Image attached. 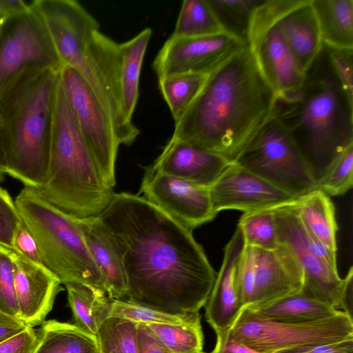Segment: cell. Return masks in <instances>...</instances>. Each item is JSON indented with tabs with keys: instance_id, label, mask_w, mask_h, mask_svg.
<instances>
[{
	"instance_id": "obj_36",
	"label": "cell",
	"mask_w": 353,
	"mask_h": 353,
	"mask_svg": "<svg viewBox=\"0 0 353 353\" xmlns=\"http://www.w3.org/2000/svg\"><path fill=\"white\" fill-rule=\"evenodd\" d=\"M110 316L136 323L181 325L201 317L199 312L172 314L125 299H113ZM109 316V317H110Z\"/></svg>"
},
{
	"instance_id": "obj_17",
	"label": "cell",
	"mask_w": 353,
	"mask_h": 353,
	"mask_svg": "<svg viewBox=\"0 0 353 353\" xmlns=\"http://www.w3.org/2000/svg\"><path fill=\"white\" fill-rule=\"evenodd\" d=\"M248 45L275 97L292 92L302 85L306 73L289 50L276 23L250 34Z\"/></svg>"
},
{
	"instance_id": "obj_14",
	"label": "cell",
	"mask_w": 353,
	"mask_h": 353,
	"mask_svg": "<svg viewBox=\"0 0 353 353\" xmlns=\"http://www.w3.org/2000/svg\"><path fill=\"white\" fill-rule=\"evenodd\" d=\"M247 46L225 32L198 37L170 36L152 68L158 79L181 74H209Z\"/></svg>"
},
{
	"instance_id": "obj_20",
	"label": "cell",
	"mask_w": 353,
	"mask_h": 353,
	"mask_svg": "<svg viewBox=\"0 0 353 353\" xmlns=\"http://www.w3.org/2000/svg\"><path fill=\"white\" fill-rule=\"evenodd\" d=\"M254 250L256 279L250 305L267 303L301 291L303 273L287 245L279 243L272 248L254 247Z\"/></svg>"
},
{
	"instance_id": "obj_24",
	"label": "cell",
	"mask_w": 353,
	"mask_h": 353,
	"mask_svg": "<svg viewBox=\"0 0 353 353\" xmlns=\"http://www.w3.org/2000/svg\"><path fill=\"white\" fill-rule=\"evenodd\" d=\"M245 308L259 318L290 323L318 321L341 311L300 292Z\"/></svg>"
},
{
	"instance_id": "obj_5",
	"label": "cell",
	"mask_w": 353,
	"mask_h": 353,
	"mask_svg": "<svg viewBox=\"0 0 353 353\" xmlns=\"http://www.w3.org/2000/svg\"><path fill=\"white\" fill-rule=\"evenodd\" d=\"M34 190L57 210L76 219L99 216L114 193L99 172L60 76L48 171L42 185Z\"/></svg>"
},
{
	"instance_id": "obj_16",
	"label": "cell",
	"mask_w": 353,
	"mask_h": 353,
	"mask_svg": "<svg viewBox=\"0 0 353 353\" xmlns=\"http://www.w3.org/2000/svg\"><path fill=\"white\" fill-rule=\"evenodd\" d=\"M212 208L243 212L284 205L298 201L265 179L234 163L209 188Z\"/></svg>"
},
{
	"instance_id": "obj_21",
	"label": "cell",
	"mask_w": 353,
	"mask_h": 353,
	"mask_svg": "<svg viewBox=\"0 0 353 353\" xmlns=\"http://www.w3.org/2000/svg\"><path fill=\"white\" fill-rule=\"evenodd\" d=\"M232 162L219 154L171 138L151 165L163 173L210 188Z\"/></svg>"
},
{
	"instance_id": "obj_27",
	"label": "cell",
	"mask_w": 353,
	"mask_h": 353,
	"mask_svg": "<svg viewBox=\"0 0 353 353\" xmlns=\"http://www.w3.org/2000/svg\"><path fill=\"white\" fill-rule=\"evenodd\" d=\"M296 210L307 231L328 249L336 252L339 228L334 205L330 196L320 190H315L297 202Z\"/></svg>"
},
{
	"instance_id": "obj_30",
	"label": "cell",
	"mask_w": 353,
	"mask_h": 353,
	"mask_svg": "<svg viewBox=\"0 0 353 353\" xmlns=\"http://www.w3.org/2000/svg\"><path fill=\"white\" fill-rule=\"evenodd\" d=\"M223 32L208 0H184L171 36L198 37Z\"/></svg>"
},
{
	"instance_id": "obj_26",
	"label": "cell",
	"mask_w": 353,
	"mask_h": 353,
	"mask_svg": "<svg viewBox=\"0 0 353 353\" xmlns=\"http://www.w3.org/2000/svg\"><path fill=\"white\" fill-rule=\"evenodd\" d=\"M151 35L152 30L146 28L131 39L119 43L122 109L123 117L129 123H132L142 63Z\"/></svg>"
},
{
	"instance_id": "obj_47",
	"label": "cell",
	"mask_w": 353,
	"mask_h": 353,
	"mask_svg": "<svg viewBox=\"0 0 353 353\" xmlns=\"http://www.w3.org/2000/svg\"><path fill=\"white\" fill-rule=\"evenodd\" d=\"M27 326L22 320L0 312V342L21 332Z\"/></svg>"
},
{
	"instance_id": "obj_11",
	"label": "cell",
	"mask_w": 353,
	"mask_h": 353,
	"mask_svg": "<svg viewBox=\"0 0 353 353\" xmlns=\"http://www.w3.org/2000/svg\"><path fill=\"white\" fill-rule=\"evenodd\" d=\"M63 65L44 26L30 8L0 27V94L26 68L60 72Z\"/></svg>"
},
{
	"instance_id": "obj_45",
	"label": "cell",
	"mask_w": 353,
	"mask_h": 353,
	"mask_svg": "<svg viewBox=\"0 0 353 353\" xmlns=\"http://www.w3.org/2000/svg\"><path fill=\"white\" fill-rule=\"evenodd\" d=\"M137 353H172L158 339L143 323H138L137 330Z\"/></svg>"
},
{
	"instance_id": "obj_44",
	"label": "cell",
	"mask_w": 353,
	"mask_h": 353,
	"mask_svg": "<svg viewBox=\"0 0 353 353\" xmlns=\"http://www.w3.org/2000/svg\"><path fill=\"white\" fill-rule=\"evenodd\" d=\"M276 353H353V337L337 342L299 346Z\"/></svg>"
},
{
	"instance_id": "obj_43",
	"label": "cell",
	"mask_w": 353,
	"mask_h": 353,
	"mask_svg": "<svg viewBox=\"0 0 353 353\" xmlns=\"http://www.w3.org/2000/svg\"><path fill=\"white\" fill-rule=\"evenodd\" d=\"M12 250L31 262L43 265L35 241L22 222L15 232Z\"/></svg>"
},
{
	"instance_id": "obj_29",
	"label": "cell",
	"mask_w": 353,
	"mask_h": 353,
	"mask_svg": "<svg viewBox=\"0 0 353 353\" xmlns=\"http://www.w3.org/2000/svg\"><path fill=\"white\" fill-rule=\"evenodd\" d=\"M37 334L39 341L34 353H99L97 336L74 324L44 321Z\"/></svg>"
},
{
	"instance_id": "obj_32",
	"label": "cell",
	"mask_w": 353,
	"mask_h": 353,
	"mask_svg": "<svg viewBox=\"0 0 353 353\" xmlns=\"http://www.w3.org/2000/svg\"><path fill=\"white\" fill-rule=\"evenodd\" d=\"M263 0H208L224 32L248 44L255 8Z\"/></svg>"
},
{
	"instance_id": "obj_9",
	"label": "cell",
	"mask_w": 353,
	"mask_h": 353,
	"mask_svg": "<svg viewBox=\"0 0 353 353\" xmlns=\"http://www.w3.org/2000/svg\"><path fill=\"white\" fill-rule=\"evenodd\" d=\"M226 333L256 352L276 353L352 338L353 319L341 310L332 317L318 321L282 323L259 318L243 307Z\"/></svg>"
},
{
	"instance_id": "obj_4",
	"label": "cell",
	"mask_w": 353,
	"mask_h": 353,
	"mask_svg": "<svg viewBox=\"0 0 353 353\" xmlns=\"http://www.w3.org/2000/svg\"><path fill=\"white\" fill-rule=\"evenodd\" d=\"M59 72L28 68L0 94V125L7 174L37 189L47 174Z\"/></svg>"
},
{
	"instance_id": "obj_46",
	"label": "cell",
	"mask_w": 353,
	"mask_h": 353,
	"mask_svg": "<svg viewBox=\"0 0 353 353\" xmlns=\"http://www.w3.org/2000/svg\"><path fill=\"white\" fill-rule=\"evenodd\" d=\"M216 334V345L210 353H261L230 338L226 332Z\"/></svg>"
},
{
	"instance_id": "obj_25",
	"label": "cell",
	"mask_w": 353,
	"mask_h": 353,
	"mask_svg": "<svg viewBox=\"0 0 353 353\" xmlns=\"http://www.w3.org/2000/svg\"><path fill=\"white\" fill-rule=\"evenodd\" d=\"M323 44L353 49V0H311Z\"/></svg>"
},
{
	"instance_id": "obj_15",
	"label": "cell",
	"mask_w": 353,
	"mask_h": 353,
	"mask_svg": "<svg viewBox=\"0 0 353 353\" xmlns=\"http://www.w3.org/2000/svg\"><path fill=\"white\" fill-rule=\"evenodd\" d=\"M139 192L149 203L192 232L216 216L209 188L163 173L152 165L144 168Z\"/></svg>"
},
{
	"instance_id": "obj_2",
	"label": "cell",
	"mask_w": 353,
	"mask_h": 353,
	"mask_svg": "<svg viewBox=\"0 0 353 353\" xmlns=\"http://www.w3.org/2000/svg\"><path fill=\"white\" fill-rule=\"evenodd\" d=\"M274 100L248 45L208 74L171 138L233 161L270 116Z\"/></svg>"
},
{
	"instance_id": "obj_3",
	"label": "cell",
	"mask_w": 353,
	"mask_h": 353,
	"mask_svg": "<svg viewBox=\"0 0 353 353\" xmlns=\"http://www.w3.org/2000/svg\"><path fill=\"white\" fill-rule=\"evenodd\" d=\"M272 114L294 141L316 182L353 144V102L334 74L323 44L302 85L275 97Z\"/></svg>"
},
{
	"instance_id": "obj_37",
	"label": "cell",
	"mask_w": 353,
	"mask_h": 353,
	"mask_svg": "<svg viewBox=\"0 0 353 353\" xmlns=\"http://www.w3.org/2000/svg\"><path fill=\"white\" fill-rule=\"evenodd\" d=\"M353 185V144L336 156L316 182L318 190L328 196L346 193Z\"/></svg>"
},
{
	"instance_id": "obj_49",
	"label": "cell",
	"mask_w": 353,
	"mask_h": 353,
	"mask_svg": "<svg viewBox=\"0 0 353 353\" xmlns=\"http://www.w3.org/2000/svg\"><path fill=\"white\" fill-rule=\"evenodd\" d=\"M9 19L8 14L0 3V27Z\"/></svg>"
},
{
	"instance_id": "obj_23",
	"label": "cell",
	"mask_w": 353,
	"mask_h": 353,
	"mask_svg": "<svg viewBox=\"0 0 353 353\" xmlns=\"http://www.w3.org/2000/svg\"><path fill=\"white\" fill-rule=\"evenodd\" d=\"M276 26L293 57L306 73L323 47L311 0H303L288 12Z\"/></svg>"
},
{
	"instance_id": "obj_22",
	"label": "cell",
	"mask_w": 353,
	"mask_h": 353,
	"mask_svg": "<svg viewBox=\"0 0 353 353\" xmlns=\"http://www.w3.org/2000/svg\"><path fill=\"white\" fill-rule=\"evenodd\" d=\"M85 245L103 276L108 296L124 299L128 283L118 245L99 216L76 219Z\"/></svg>"
},
{
	"instance_id": "obj_18",
	"label": "cell",
	"mask_w": 353,
	"mask_h": 353,
	"mask_svg": "<svg viewBox=\"0 0 353 353\" xmlns=\"http://www.w3.org/2000/svg\"><path fill=\"white\" fill-rule=\"evenodd\" d=\"M11 254L20 319L28 326L41 324L63 290L61 283L43 265L31 262L12 249Z\"/></svg>"
},
{
	"instance_id": "obj_51",
	"label": "cell",
	"mask_w": 353,
	"mask_h": 353,
	"mask_svg": "<svg viewBox=\"0 0 353 353\" xmlns=\"http://www.w3.org/2000/svg\"><path fill=\"white\" fill-rule=\"evenodd\" d=\"M205 353V352H204Z\"/></svg>"
},
{
	"instance_id": "obj_7",
	"label": "cell",
	"mask_w": 353,
	"mask_h": 353,
	"mask_svg": "<svg viewBox=\"0 0 353 353\" xmlns=\"http://www.w3.org/2000/svg\"><path fill=\"white\" fill-rule=\"evenodd\" d=\"M233 162L294 198L301 199L317 190L316 182L296 144L272 114Z\"/></svg>"
},
{
	"instance_id": "obj_1",
	"label": "cell",
	"mask_w": 353,
	"mask_h": 353,
	"mask_svg": "<svg viewBox=\"0 0 353 353\" xmlns=\"http://www.w3.org/2000/svg\"><path fill=\"white\" fill-rule=\"evenodd\" d=\"M98 216L122 256L125 300L172 314L199 312L216 272L192 231L128 192H114Z\"/></svg>"
},
{
	"instance_id": "obj_31",
	"label": "cell",
	"mask_w": 353,
	"mask_h": 353,
	"mask_svg": "<svg viewBox=\"0 0 353 353\" xmlns=\"http://www.w3.org/2000/svg\"><path fill=\"white\" fill-rule=\"evenodd\" d=\"M208 74H181L159 79V90L166 101L174 123L194 100Z\"/></svg>"
},
{
	"instance_id": "obj_13",
	"label": "cell",
	"mask_w": 353,
	"mask_h": 353,
	"mask_svg": "<svg viewBox=\"0 0 353 353\" xmlns=\"http://www.w3.org/2000/svg\"><path fill=\"white\" fill-rule=\"evenodd\" d=\"M48 32L63 65L81 73L85 54L99 23L75 0H36L29 4Z\"/></svg>"
},
{
	"instance_id": "obj_33",
	"label": "cell",
	"mask_w": 353,
	"mask_h": 353,
	"mask_svg": "<svg viewBox=\"0 0 353 353\" xmlns=\"http://www.w3.org/2000/svg\"><path fill=\"white\" fill-rule=\"evenodd\" d=\"M147 325L160 342L172 353L202 352L203 334L201 317L181 325L147 323Z\"/></svg>"
},
{
	"instance_id": "obj_8",
	"label": "cell",
	"mask_w": 353,
	"mask_h": 353,
	"mask_svg": "<svg viewBox=\"0 0 353 353\" xmlns=\"http://www.w3.org/2000/svg\"><path fill=\"white\" fill-rule=\"evenodd\" d=\"M298 201L274 208L278 241L290 249L302 269L300 293L339 310L347 283L353 277L352 267L345 278L339 276L336 252L307 231L297 212Z\"/></svg>"
},
{
	"instance_id": "obj_48",
	"label": "cell",
	"mask_w": 353,
	"mask_h": 353,
	"mask_svg": "<svg viewBox=\"0 0 353 353\" xmlns=\"http://www.w3.org/2000/svg\"><path fill=\"white\" fill-rule=\"evenodd\" d=\"M7 174V159L0 125V181Z\"/></svg>"
},
{
	"instance_id": "obj_28",
	"label": "cell",
	"mask_w": 353,
	"mask_h": 353,
	"mask_svg": "<svg viewBox=\"0 0 353 353\" xmlns=\"http://www.w3.org/2000/svg\"><path fill=\"white\" fill-rule=\"evenodd\" d=\"M74 325L95 335L110 316L112 299L102 290L77 283L65 285Z\"/></svg>"
},
{
	"instance_id": "obj_38",
	"label": "cell",
	"mask_w": 353,
	"mask_h": 353,
	"mask_svg": "<svg viewBox=\"0 0 353 353\" xmlns=\"http://www.w3.org/2000/svg\"><path fill=\"white\" fill-rule=\"evenodd\" d=\"M0 312L20 319L17 303L11 249L0 245Z\"/></svg>"
},
{
	"instance_id": "obj_50",
	"label": "cell",
	"mask_w": 353,
	"mask_h": 353,
	"mask_svg": "<svg viewBox=\"0 0 353 353\" xmlns=\"http://www.w3.org/2000/svg\"><path fill=\"white\" fill-rule=\"evenodd\" d=\"M199 353H204L203 352H199Z\"/></svg>"
},
{
	"instance_id": "obj_19",
	"label": "cell",
	"mask_w": 353,
	"mask_h": 353,
	"mask_svg": "<svg viewBox=\"0 0 353 353\" xmlns=\"http://www.w3.org/2000/svg\"><path fill=\"white\" fill-rule=\"evenodd\" d=\"M245 245L242 231L237 225L225 246L222 265L205 305L206 321L216 334L227 332L243 308L237 285V267Z\"/></svg>"
},
{
	"instance_id": "obj_35",
	"label": "cell",
	"mask_w": 353,
	"mask_h": 353,
	"mask_svg": "<svg viewBox=\"0 0 353 353\" xmlns=\"http://www.w3.org/2000/svg\"><path fill=\"white\" fill-rule=\"evenodd\" d=\"M137 324L119 317H108L96 334L99 353H137Z\"/></svg>"
},
{
	"instance_id": "obj_41",
	"label": "cell",
	"mask_w": 353,
	"mask_h": 353,
	"mask_svg": "<svg viewBox=\"0 0 353 353\" xmlns=\"http://www.w3.org/2000/svg\"><path fill=\"white\" fill-rule=\"evenodd\" d=\"M21 223L14 201L8 192L0 187V245L13 248L14 236Z\"/></svg>"
},
{
	"instance_id": "obj_34",
	"label": "cell",
	"mask_w": 353,
	"mask_h": 353,
	"mask_svg": "<svg viewBox=\"0 0 353 353\" xmlns=\"http://www.w3.org/2000/svg\"><path fill=\"white\" fill-rule=\"evenodd\" d=\"M275 208L246 212L241 216L237 225L242 231L245 245L270 249L279 243Z\"/></svg>"
},
{
	"instance_id": "obj_39",
	"label": "cell",
	"mask_w": 353,
	"mask_h": 353,
	"mask_svg": "<svg viewBox=\"0 0 353 353\" xmlns=\"http://www.w3.org/2000/svg\"><path fill=\"white\" fill-rule=\"evenodd\" d=\"M256 279L254 247L245 245L237 267V285L243 307L252 303Z\"/></svg>"
},
{
	"instance_id": "obj_42",
	"label": "cell",
	"mask_w": 353,
	"mask_h": 353,
	"mask_svg": "<svg viewBox=\"0 0 353 353\" xmlns=\"http://www.w3.org/2000/svg\"><path fill=\"white\" fill-rule=\"evenodd\" d=\"M39 336L33 327L27 326L21 332L0 342V353H34Z\"/></svg>"
},
{
	"instance_id": "obj_10",
	"label": "cell",
	"mask_w": 353,
	"mask_h": 353,
	"mask_svg": "<svg viewBox=\"0 0 353 353\" xmlns=\"http://www.w3.org/2000/svg\"><path fill=\"white\" fill-rule=\"evenodd\" d=\"M59 76L99 172L104 182L114 188L119 144L111 117L88 82L75 69L64 65Z\"/></svg>"
},
{
	"instance_id": "obj_6",
	"label": "cell",
	"mask_w": 353,
	"mask_h": 353,
	"mask_svg": "<svg viewBox=\"0 0 353 353\" xmlns=\"http://www.w3.org/2000/svg\"><path fill=\"white\" fill-rule=\"evenodd\" d=\"M14 203L46 268L64 285L82 283L108 295L105 281L88 252L75 219L57 210L30 188L24 187Z\"/></svg>"
},
{
	"instance_id": "obj_12",
	"label": "cell",
	"mask_w": 353,
	"mask_h": 353,
	"mask_svg": "<svg viewBox=\"0 0 353 353\" xmlns=\"http://www.w3.org/2000/svg\"><path fill=\"white\" fill-rule=\"evenodd\" d=\"M121 62L119 43L97 30L90 42L80 74L111 117L119 144L130 145L140 130L123 117Z\"/></svg>"
},
{
	"instance_id": "obj_40",
	"label": "cell",
	"mask_w": 353,
	"mask_h": 353,
	"mask_svg": "<svg viewBox=\"0 0 353 353\" xmlns=\"http://www.w3.org/2000/svg\"><path fill=\"white\" fill-rule=\"evenodd\" d=\"M324 46L334 74L347 98L353 102V49Z\"/></svg>"
}]
</instances>
